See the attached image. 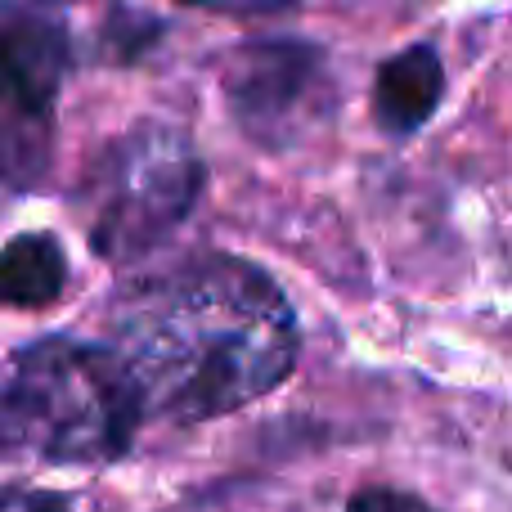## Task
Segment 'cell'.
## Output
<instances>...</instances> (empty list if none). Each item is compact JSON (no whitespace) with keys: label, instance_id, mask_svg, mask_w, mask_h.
Segmentation results:
<instances>
[{"label":"cell","instance_id":"obj_1","mask_svg":"<svg viewBox=\"0 0 512 512\" xmlns=\"http://www.w3.org/2000/svg\"><path fill=\"white\" fill-rule=\"evenodd\" d=\"M113 346L144 414L212 423L288 382L301 355L292 301L248 256L203 252L117 297Z\"/></svg>","mask_w":512,"mask_h":512},{"label":"cell","instance_id":"obj_2","mask_svg":"<svg viewBox=\"0 0 512 512\" xmlns=\"http://www.w3.org/2000/svg\"><path fill=\"white\" fill-rule=\"evenodd\" d=\"M144 418V396L113 342L36 337L0 378V463H117Z\"/></svg>","mask_w":512,"mask_h":512},{"label":"cell","instance_id":"obj_3","mask_svg":"<svg viewBox=\"0 0 512 512\" xmlns=\"http://www.w3.org/2000/svg\"><path fill=\"white\" fill-rule=\"evenodd\" d=\"M203 189L207 162L180 126H131L90 162L77 189L90 248L113 265L144 261L194 216Z\"/></svg>","mask_w":512,"mask_h":512},{"label":"cell","instance_id":"obj_4","mask_svg":"<svg viewBox=\"0 0 512 512\" xmlns=\"http://www.w3.org/2000/svg\"><path fill=\"white\" fill-rule=\"evenodd\" d=\"M72 27L54 0H0V185L36 189L54 162Z\"/></svg>","mask_w":512,"mask_h":512},{"label":"cell","instance_id":"obj_5","mask_svg":"<svg viewBox=\"0 0 512 512\" xmlns=\"http://www.w3.org/2000/svg\"><path fill=\"white\" fill-rule=\"evenodd\" d=\"M221 95L234 126L265 153H292L337 113L328 54L301 36L243 41L221 63Z\"/></svg>","mask_w":512,"mask_h":512},{"label":"cell","instance_id":"obj_6","mask_svg":"<svg viewBox=\"0 0 512 512\" xmlns=\"http://www.w3.org/2000/svg\"><path fill=\"white\" fill-rule=\"evenodd\" d=\"M445 99V63L432 45H409L391 54L373 77V122L382 135L405 140L436 117Z\"/></svg>","mask_w":512,"mask_h":512},{"label":"cell","instance_id":"obj_7","mask_svg":"<svg viewBox=\"0 0 512 512\" xmlns=\"http://www.w3.org/2000/svg\"><path fill=\"white\" fill-rule=\"evenodd\" d=\"M68 288V256L54 234H18L0 248V306L41 310L54 306Z\"/></svg>","mask_w":512,"mask_h":512},{"label":"cell","instance_id":"obj_8","mask_svg":"<svg viewBox=\"0 0 512 512\" xmlns=\"http://www.w3.org/2000/svg\"><path fill=\"white\" fill-rule=\"evenodd\" d=\"M346 512H436L427 499L409 495V490H396V486H364L351 495Z\"/></svg>","mask_w":512,"mask_h":512},{"label":"cell","instance_id":"obj_9","mask_svg":"<svg viewBox=\"0 0 512 512\" xmlns=\"http://www.w3.org/2000/svg\"><path fill=\"white\" fill-rule=\"evenodd\" d=\"M0 512H72V504L68 495H54V490L0 486Z\"/></svg>","mask_w":512,"mask_h":512},{"label":"cell","instance_id":"obj_10","mask_svg":"<svg viewBox=\"0 0 512 512\" xmlns=\"http://www.w3.org/2000/svg\"><path fill=\"white\" fill-rule=\"evenodd\" d=\"M180 5L216 9V14H274V9H288L297 0H180Z\"/></svg>","mask_w":512,"mask_h":512}]
</instances>
